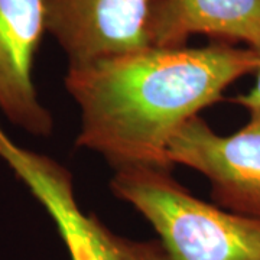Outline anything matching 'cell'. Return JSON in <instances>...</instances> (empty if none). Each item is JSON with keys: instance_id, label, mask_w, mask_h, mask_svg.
<instances>
[{"instance_id": "obj_1", "label": "cell", "mask_w": 260, "mask_h": 260, "mask_svg": "<svg viewBox=\"0 0 260 260\" xmlns=\"http://www.w3.org/2000/svg\"><path fill=\"white\" fill-rule=\"evenodd\" d=\"M257 65L254 49L223 41L148 47L68 65L65 87L81 114L77 146L100 153L116 171H171L168 146L178 130L223 102L224 91Z\"/></svg>"}, {"instance_id": "obj_2", "label": "cell", "mask_w": 260, "mask_h": 260, "mask_svg": "<svg viewBox=\"0 0 260 260\" xmlns=\"http://www.w3.org/2000/svg\"><path fill=\"white\" fill-rule=\"evenodd\" d=\"M110 188L153 227L169 260H260V218L205 203L169 171L117 169Z\"/></svg>"}, {"instance_id": "obj_3", "label": "cell", "mask_w": 260, "mask_h": 260, "mask_svg": "<svg viewBox=\"0 0 260 260\" xmlns=\"http://www.w3.org/2000/svg\"><path fill=\"white\" fill-rule=\"evenodd\" d=\"M0 158L51 215L71 260H169L159 240L121 237L94 214L84 213L71 172L55 159L16 145L2 126Z\"/></svg>"}, {"instance_id": "obj_4", "label": "cell", "mask_w": 260, "mask_h": 260, "mask_svg": "<svg viewBox=\"0 0 260 260\" xmlns=\"http://www.w3.org/2000/svg\"><path fill=\"white\" fill-rule=\"evenodd\" d=\"M171 165H185L211 184L224 210L260 218V112L232 135H218L200 116L186 121L168 146Z\"/></svg>"}, {"instance_id": "obj_5", "label": "cell", "mask_w": 260, "mask_h": 260, "mask_svg": "<svg viewBox=\"0 0 260 260\" xmlns=\"http://www.w3.org/2000/svg\"><path fill=\"white\" fill-rule=\"evenodd\" d=\"M47 32L68 65L152 47L149 19L153 0H45Z\"/></svg>"}, {"instance_id": "obj_6", "label": "cell", "mask_w": 260, "mask_h": 260, "mask_svg": "<svg viewBox=\"0 0 260 260\" xmlns=\"http://www.w3.org/2000/svg\"><path fill=\"white\" fill-rule=\"evenodd\" d=\"M45 34V0H0V112L15 126L41 138L54 129L34 81L35 58Z\"/></svg>"}, {"instance_id": "obj_7", "label": "cell", "mask_w": 260, "mask_h": 260, "mask_svg": "<svg viewBox=\"0 0 260 260\" xmlns=\"http://www.w3.org/2000/svg\"><path fill=\"white\" fill-rule=\"evenodd\" d=\"M192 35L240 41L260 49V0H153L152 47H185Z\"/></svg>"}, {"instance_id": "obj_8", "label": "cell", "mask_w": 260, "mask_h": 260, "mask_svg": "<svg viewBox=\"0 0 260 260\" xmlns=\"http://www.w3.org/2000/svg\"><path fill=\"white\" fill-rule=\"evenodd\" d=\"M256 54L259 56V65L254 71L256 83L249 90V93L236 95L234 99L230 100L234 104H239V106L244 107L246 110H249V113L260 112V49H256Z\"/></svg>"}]
</instances>
